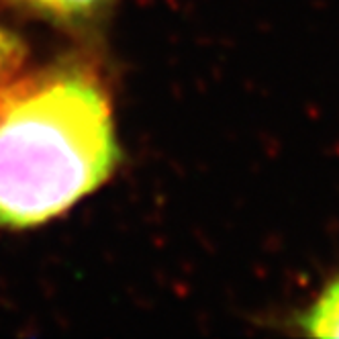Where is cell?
<instances>
[{"instance_id":"cell-2","label":"cell","mask_w":339,"mask_h":339,"mask_svg":"<svg viewBox=\"0 0 339 339\" xmlns=\"http://www.w3.org/2000/svg\"><path fill=\"white\" fill-rule=\"evenodd\" d=\"M300 327L311 337H339V278L300 317Z\"/></svg>"},{"instance_id":"cell-3","label":"cell","mask_w":339,"mask_h":339,"mask_svg":"<svg viewBox=\"0 0 339 339\" xmlns=\"http://www.w3.org/2000/svg\"><path fill=\"white\" fill-rule=\"evenodd\" d=\"M33 8L56 14L59 19H84L105 8L111 0H23Z\"/></svg>"},{"instance_id":"cell-4","label":"cell","mask_w":339,"mask_h":339,"mask_svg":"<svg viewBox=\"0 0 339 339\" xmlns=\"http://www.w3.org/2000/svg\"><path fill=\"white\" fill-rule=\"evenodd\" d=\"M23 63V47L8 31L0 27V96L10 86L12 74Z\"/></svg>"},{"instance_id":"cell-1","label":"cell","mask_w":339,"mask_h":339,"mask_svg":"<svg viewBox=\"0 0 339 339\" xmlns=\"http://www.w3.org/2000/svg\"><path fill=\"white\" fill-rule=\"evenodd\" d=\"M118 145L105 92L57 72L0 96V225L35 227L96 190Z\"/></svg>"}]
</instances>
